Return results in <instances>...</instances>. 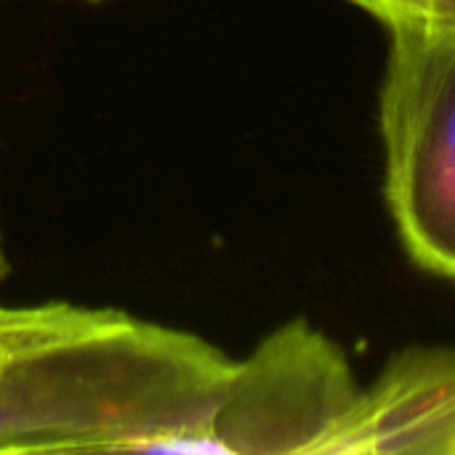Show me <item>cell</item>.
<instances>
[{"label": "cell", "instance_id": "277c9868", "mask_svg": "<svg viewBox=\"0 0 455 455\" xmlns=\"http://www.w3.org/2000/svg\"><path fill=\"white\" fill-rule=\"evenodd\" d=\"M328 455H455V347L392 355Z\"/></svg>", "mask_w": 455, "mask_h": 455}, {"label": "cell", "instance_id": "3957f363", "mask_svg": "<svg viewBox=\"0 0 455 455\" xmlns=\"http://www.w3.org/2000/svg\"><path fill=\"white\" fill-rule=\"evenodd\" d=\"M360 397L341 344L299 317L235 360L224 400L189 453L325 455Z\"/></svg>", "mask_w": 455, "mask_h": 455}, {"label": "cell", "instance_id": "8992f818", "mask_svg": "<svg viewBox=\"0 0 455 455\" xmlns=\"http://www.w3.org/2000/svg\"><path fill=\"white\" fill-rule=\"evenodd\" d=\"M59 301L53 304H37V307H0V339L16 336L21 331H29L40 323H45L56 312Z\"/></svg>", "mask_w": 455, "mask_h": 455}, {"label": "cell", "instance_id": "ba28073f", "mask_svg": "<svg viewBox=\"0 0 455 455\" xmlns=\"http://www.w3.org/2000/svg\"><path fill=\"white\" fill-rule=\"evenodd\" d=\"M8 275H11V261L5 256V243H3V229H0V283H5Z\"/></svg>", "mask_w": 455, "mask_h": 455}, {"label": "cell", "instance_id": "6da1fadb", "mask_svg": "<svg viewBox=\"0 0 455 455\" xmlns=\"http://www.w3.org/2000/svg\"><path fill=\"white\" fill-rule=\"evenodd\" d=\"M232 371L197 333L61 301L0 339V453H189Z\"/></svg>", "mask_w": 455, "mask_h": 455}, {"label": "cell", "instance_id": "5b68a950", "mask_svg": "<svg viewBox=\"0 0 455 455\" xmlns=\"http://www.w3.org/2000/svg\"><path fill=\"white\" fill-rule=\"evenodd\" d=\"M349 3L376 16L387 29L432 19V0H349Z\"/></svg>", "mask_w": 455, "mask_h": 455}, {"label": "cell", "instance_id": "52a82bcc", "mask_svg": "<svg viewBox=\"0 0 455 455\" xmlns=\"http://www.w3.org/2000/svg\"><path fill=\"white\" fill-rule=\"evenodd\" d=\"M437 24H455V0H432V19Z\"/></svg>", "mask_w": 455, "mask_h": 455}, {"label": "cell", "instance_id": "7a4b0ae2", "mask_svg": "<svg viewBox=\"0 0 455 455\" xmlns=\"http://www.w3.org/2000/svg\"><path fill=\"white\" fill-rule=\"evenodd\" d=\"M379 125L400 243L416 267L455 283V24L389 29Z\"/></svg>", "mask_w": 455, "mask_h": 455}]
</instances>
